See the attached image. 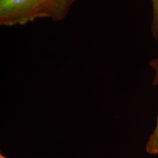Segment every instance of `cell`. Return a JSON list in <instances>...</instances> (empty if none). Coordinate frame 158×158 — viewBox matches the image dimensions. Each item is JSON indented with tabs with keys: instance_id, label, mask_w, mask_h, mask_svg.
<instances>
[{
	"instance_id": "cell-1",
	"label": "cell",
	"mask_w": 158,
	"mask_h": 158,
	"mask_svg": "<svg viewBox=\"0 0 158 158\" xmlns=\"http://www.w3.org/2000/svg\"><path fill=\"white\" fill-rule=\"evenodd\" d=\"M43 18L36 0H0V24L25 25Z\"/></svg>"
},
{
	"instance_id": "cell-2",
	"label": "cell",
	"mask_w": 158,
	"mask_h": 158,
	"mask_svg": "<svg viewBox=\"0 0 158 158\" xmlns=\"http://www.w3.org/2000/svg\"><path fill=\"white\" fill-rule=\"evenodd\" d=\"M76 0H51L48 8V18L53 21H62L68 15L71 5Z\"/></svg>"
},
{
	"instance_id": "cell-3",
	"label": "cell",
	"mask_w": 158,
	"mask_h": 158,
	"mask_svg": "<svg viewBox=\"0 0 158 158\" xmlns=\"http://www.w3.org/2000/svg\"><path fill=\"white\" fill-rule=\"evenodd\" d=\"M146 151L151 155H158V116L156 127L146 145Z\"/></svg>"
},
{
	"instance_id": "cell-4",
	"label": "cell",
	"mask_w": 158,
	"mask_h": 158,
	"mask_svg": "<svg viewBox=\"0 0 158 158\" xmlns=\"http://www.w3.org/2000/svg\"><path fill=\"white\" fill-rule=\"evenodd\" d=\"M153 7V19L152 23V32L155 38L158 40V0H152Z\"/></svg>"
},
{
	"instance_id": "cell-5",
	"label": "cell",
	"mask_w": 158,
	"mask_h": 158,
	"mask_svg": "<svg viewBox=\"0 0 158 158\" xmlns=\"http://www.w3.org/2000/svg\"><path fill=\"white\" fill-rule=\"evenodd\" d=\"M38 3L43 18H48V8L51 0H36Z\"/></svg>"
},
{
	"instance_id": "cell-6",
	"label": "cell",
	"mask_w": 158,
	"mask_h": 158,
	"mask_svg": "<svg viewBox=\"0 0 158 158\" xmlns=\"http://www.w3.org/2000/svg\"><path fill=\"white\" fill-rule=\"evenodd\" d=\"M149 65L155 72L152 84L154 86H158V57L152 59L149 62Z\"/></svg>"
},
{
	"instance_id": "cell-7",
	"label": "cell",
	"mask_w": 158,
	"mask_h": 158,
	"mask_svg": "<svg viewBox=\"0 0 158 158\" xmlns=\"http://www.w3.org/2000/svg\"><path fill=\"white\" fill-rule=\"evenodd\" d=\"M0 158H7V157H6L4 155H2V153H1L0 154Z\"/></svg>"
}]
</instances>
